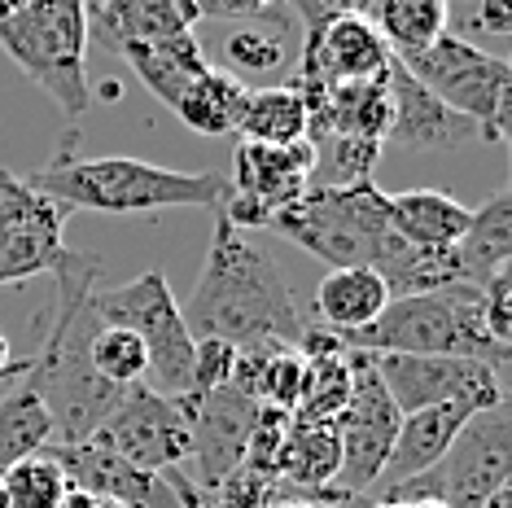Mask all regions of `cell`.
<instances>
[{
	"label": "cell",
	"mask_w": 512,
	"mask_h": 508,
	"mask_svg": "<svg viewBox=\"0 0 512 508\" xmlns=\"http://www.w3.org/2000/svg\"><path fill=\"white\" fill-rule=\"evenodd\" d=\"M180 311L193 338H224L232 346L259 338L298 346L307 329L281 263L224 215H215L211 250L193 281L189 307Z\"/></svg>",
	"instance_id": "cell-1"
},
{
	"label": "cell",
	"mask_w": 512,
	"mask_h": 508,
	"mask_svg": "<svg viewBox=\"0 0 512 508\" xmlns=\"http://www.w3.org/2000/svg\"><path fill=\"white\" fill-rule=\"evenodd\" d=\"M57 276V320L44 338L40 355H31V368L22 386L36 390L53 421V443H84L101 430V421L119 408L123 390L92 373L88 364V338L97 329L92 311V290H97L101 259L66 250Z\"/></svg>",
	"instance_id": "cell-2"
},
{
	"label": "cell",
	"mask_w": 512,
	"mask_h": 508,
	"mask_svg": "<svg viewBox=\"0 0 512 508\" xmlns=\"http://www.w3.org/2000/svg\"><path fill=\"white\" fill-rule=\"evenodd\" d=\"M31 189L53 198L66 211L97 215H145L176 211V206H206L219 211L228 198V176L219 171H171L145 158H53L49 167L31 171Z\"/></svg>",
	"instance_id": "cell-3"
},
{
	"label": "cell",
	"mask_w": 512,
	"mask_h": 508,
	"mask_svg": "<svg viewBox=\"0 0 512 508\" xmlns=\"http://www.w3.org/2000/svg\"><path fill=\"white\" fill-rule=\"evenodd\" d=\"M346 351L372 355H460L508 373V342L486 329V307L477 285H447L434 294L390 298L368 329L342 338Z\"/></svg>",
	"instance_id": "cell-4"
},
{
	"label": "cell",
	"mask_w": 512,
	"mask_h": 508,
	"mask_svg": "<svg viewBox=\"0 0 512 508\" xmlns=\"http://www.w3.org/2000/svg\"><path fill=\"white\" fill-rule=\"evenodd\" d=\"M0 49L66 119H79L92 106L84 0H27L0 22Z\"/></svg>",
	"instance_id": "cell-5"
},
{
	"label": "cell",
	"mask_w": 512,
	"mask_h": 508,
	"mask_svg": "<svg viewBox=\"0 0 512 508\" xmlns=\"http://www.w3.org/2000/svg\"><path fill=\"white\" fill-rule=\"evenodd\" d=\"M272 228L329 268H377L394 241L390 202L372 180L346 189H307L272 215Z\"/></svg>",
	"instance_id": "cell-6"
},
{
	"label": "cell",
	"mask_w": 512,
	"mask_h": 508,
	"mask_svg": "<svg viewBox=\"0 0 512 508\" xmlns=\"http://www.w3.org/2000/svg\"><path fill=\"white\" fill-rule=\"evenodd\" d=\"M92 311L106 325H123L141 338L149 355L145 386L162 399H180L193 390V333L167 285V272L149 268L110 290H92Z\"/></svg>",
	"instance_id": "cell-7"
},
{
	"label": "cell",
	"mask_w": 512,
	"mask_h": 508,
	"mask_svg": "<svg viewBox=\"0 0 512 508\" xmlns=\"http://www.w3.org/2000/svg\"><path fill=\"white\" fill-rule=\"evenodd\" d=\"M508 469H512V421L508 403L491 412H477L464 421L451 452L434 469L416 473L407 482L381 487L372 495L381 500H438L447 508H486L499 491H508Z\"/></svg>",
	"instance_id": "cell-8"
},
{
	"label": "cell",
	"mask_w": 512,
	"mask_h": 508,
	"mask_svg": "<svg viewBox=\"0 0 512 508\" xmlns=\"http://www.w3.org/2000/svg\"><path fill=\"white\" fill-rule=\"evenodd\" d=\"M399 62V57H394ZM403 71L429 88L447 110L464 114L482 127V141H508V106H512V66L504 57L477 49L464 36H442L425 53L403 57Z\"/></svg>",
	"instance_id": "cell-9"
},
{
	"label": "cell",
	"mask_w": 512,
	"mask_h": 508,
	"mask_svg": "<svg viewBox=\"0 0 512 508\" xmlns=\"http://www.w3.org/2000/svg\"><path fill=\"white\" fill-rule=\"evenodd\" d=\"M364 355L377 368L399 417L421 408H460L477 417V412H491L499 403H508L504 377L491 364L460 360V355H372V351Z\"/></svg>",
	"instance_id": "cell-10"
},
{
	"label": "cell",
	"mask_w": 512,
	"mask_h": 508,
	"mask_svg": "<svg viewBox=\"0 0 512 508\" xmlns=\"http://www.w3.org/2000/svg\"><path fill=\"white\" fill-rule=\"evenodd\" d=\"M351 360V399H346L342 417H337V443H342V469H337L333 487L346 495H364L377 487L386 456L399 434V408L390 403L386 386H381L377 368L364 351H346Z\"/></svg>",
	"instance_id": "cell-11"
},
{
	"label": "cell",
	"mask_w": 512,
	"mask_h": 508,
	"mask_svg": "<svg viewBox=\"0 0 512 508\" xmlns=\"http://www.w3.org/2000/svg\"><path fill=\"white\" fill-rule=\"evenodd\" d=\"M66 206L31 189L27 176L0 167V285L57 272L66 259Z\"/></svg>",
	"instance_id": "cell-12"
},
{
	"label": "cell",
	"mask_w": 512,
	"mask_h": 508,
	"mask_svg": "<svg viewBox=\"0 0 512 508\" xmlns=\"http://www.w3.org/2000/svg\"><path fill=\"white\" fill-rule=\"evenodd\" d=\"M97 443H106L110 452H119L127 465L145 469V473H167V469H184L193 456V438H189V421H184L176 399H162L158 390L127 386L119 408L101 421V430L92 434Z\"/></svg>",
	"instance_id": "cell-13"
},
{
	"label": "cell",
	"mask_w": 512,
	"mask_h": 508,
	"mask_svg": "<svg viewBox=\"0 0 512 508\" xmlns=\"http://www.w3.org/2000/svg\"><path fill=\"white\" fill-rule=\"evenodd\" d=\"M180 412L189 421V438H193V473H197V487L215 491L228 473L241 469L246 460V443L250 430L259 421V399L241 395L237 386L211 390V395H180Z\"/></svg>",
	"instance_id": "cell-14"
},
{
	"label": "cell",
	"mask_w": 512,
	"mask_h": 508,
	"mask_svg": "<svg viewBox=\"0 0 512 508\" xmlns=\"http://www.w3.org/2000/svg\"><path fill=\"white\" fill-rule=\"evenodd\" d=\"M390 49L377 36L372 18H324L316 27H302L298 49V88H333L364 84L390 71Z\"/></svg>",
	"instance_id": "cell-15"
},
{
	"label": "cell",
	"mask_w": 512,
	"mask_h": 508,
	"mask_svg": "<svg viewBox=\"0 0 512 508\" xmlns=\"http://www.w3.org/2000/svg\"><path fill=\"white\" fill-rule=\"evenodd\" d=\"M44 452L62 465L71 491L101 495V500H110L119 508H180L171 487L162 482V473H145V469L127 465L119 452H110L97 438H84V443H49Z\"/></svg>",
	"instance_id": "cell-16"
},
{
	"label": "cell",
	"mask_w": 512,
	"mask_h": 508,
	"mask_svg": "<svg viewBox=\"0 0 512 508\" xmlns=\"http://www.w3.org/2000/svg\"><path fill=\"white\" fill-rule=\"evenodd\" d=\"M390 132L386 145H399L407 154H442L469 141H482V127L464 114L447 110L429 88H421L399 62H390Z\"/></svg>",
	"instance_id": "cell-17"
},
{
	"label": "cell",
	"mask_w": 512,
	"mask_h": 508,
	"mask_svg": "<svg viewBox=\"0 0 512 508\" xmlns=\"http://www.w3.org/2000/svg\"><path fill=\"white\" fill-rule=\"evenodd\" d=\"M311 163H316V145L311 141H289V145L241 141L237 158H232L228 189L259 202L267 215H276L281 206L298 202L311 189Z\"/></svg>",
	"instance_id": "cell-18"
},
{
	"label": "cell",
	"mask_w": 512,
	"mask_h": 508,
	"mask_svg": "<svg viewBox=\"0 0 512 508\" xmlns=\"http://www.w3.org/2000/svg\"><path fill=\"white\" fill-rule=\"evenodd\" d=\"M84 27L88 44L97 40L101 49L119 53L123 44L167 40L180 31L197 27V14L184 9L180 0H84Z\"/></svg>",
	"instance_id": "cell-19"
},
{
	"label": "cell",
	"mask_w": 512,
	"mask_h": 508,
	"mask_svg": "<svg viewBox=\"0 0 512 508\" xmlns=\"http://www.w3.org/2000/svg\"><path fill=\"white\" fill-rule=\"evenodd\" d=\"M228 75H237L246 88H267V79H281L294 62V18L285 0L259 18H237L224 36Z\"/></svg>",
	"instance_id": "cell-20"
},
{
	"label": "cell",
	"mask_w": 512,
	"mask_h": 508,
	"mask_svg": "<svg viewBox=\"0 0 512 508\" xmlns=\"http://www.w3.org/2000/svg\"><path fill=\"white\" fill-rule=\"evenodd\" d=\"M464 421H469V412L460 408H421V412H407L399 421V434H394V447L386 456V469H381L377 487H394V482H407L416 478V473L434 469L442 456L451 452V443H456V434L464 430Z\"/></svg>",
	"instance_id": "cell-21"
},
{
	"label": "cell",
	"mask_w": 512,
	"mask_h": 508,
	"mask_svg": "<svg viewBox=\"0 0 512 508\" xmlns=\"http://www.w3.org/2000/svg\"><path fill=\"white\" fill-rule=\"evenodd\" d=\"M342 469V443L333 421H289V434L276 456V482L289 491L285 500H307L311 491L333 487Z\"/></svg>",
	"instance_id": "cell-22"
},
{
	"label": "cell",
	"mask_w": 512,
	"mask_h": 508,
	"mask_svg": "<svg viewBox=\"0 0 512 508\" xmlns=\"http://www.w3.org/2000/svg\"><path fill=\"white\" fill-rule=\"evenodd\" d=\"M119 57L132 66V75L154 92L167 110H176V101L189 92L193 79H202L211 71L202 44H197L193 31H180V36L167 40H145V44H123Z\"/></svg>",
	"instance_id": "cell-23"
},
{
	"label": "cell",
	"mask_w": 512,
	"mask_h": 508,
	"mask_svg": "<svg viewBox=\"0 0 512 508\" xmlns=\"http://www.w3.org/2000/svg\"><path fill=\"white\" fill-rule=\"evenodd\" d=\"M386 202H390V233L407 241V246H425V250L456 246L473 219V206H464L438 189L386 193Z\"/></svg>",
	"instance_id": "cell-24"
},
{
	"label": "cell",
	"mask_w": 512,
	"mask_h": 508,
	"mask_svg": "<svg viewBox=\"0 0 512 508\" xmlns=\"http://www.w3.org/2000/svg\"><path fill=\"white\" fill-rule=\"evenodd\" d=\"M386 303L390 290L372 268H329L324 281L316 285V298H311L320 325L337 333V338H351V333L368 329L386 311Z\"/></svg>",
	"instance_id": "cell-25"
},
{
	"label": "cell",
	"mask_w": 512,
	"mask_h": 508,
	"mask_svg": "<svg viewBox=\"0 0 512 508\" xmlns=\"http://www.w3.org/2000/svg\"><path fill=\"white\" fill-rule=\"evenodd\" d=\"M456 254L464 263L469 285L482 290L491 276L512 268V193L499 189L486 206H477L464 237L456 241Z\"/></svg>",
	"instance_id": "cell-26"
},
{
	"label": "cell",
	"mask_w": 512,
	"mask_h": 508,
	"mask_svg": "<svg viewBox=\"0 0 512 508\" xmlns=\"http://www.w3.org/2000/svg\"><path fill=\"white\" fill-rule=\"evenodd\" d=\"M307 127H311L307 97L294 84H267V88H250L237 136L259 145H289V141H307Z\"/></svg>",
	"instance_id": "cell-27"
},
{
	"label": "cell",
	"mask_w": 512,
	"mask_h": 508,
	"mask_svg": "<svg viewBox=\"0 0 512 508\" xmlns=\"http://www.w3.org/2000/svg\"><path fill=\"white\" fill-rule=\"evenodd\" d=\"M246 97L250 88L241 84L237 75L228 71H206L202 79H193L189 92L176 101V119L184 127H193L197 136H232L241 123V110H246Z\"/></svg>",
	"instance_id": "cell-28"
},
{
	"label": "cell",
	"mask_w": 512,
	"mask_h": 508,
	"mask_svg": "<svg viewBox=\"0 0 512 508\" xmlns=\"http://www.w3.org/2000/svg\"><path fill=\"white\" fill-rule=\"evenodd\" d=\"M372 14H377V36L386 40L390 57H412L425 53L451 18V0H372Z\"/></svg>",
	"instance_id": "cell-29"
},
{
	"label": "cell",
	"mask_w": 512,
	"mask_h": 508,
	"mask_svg": "<svg viewBox=\"0 0 512 508\" xmlns=\"http://www.w3.org/2000/svg\"><path fill=\"white\" fill-rule=\"evenodd\" d=\"M49 443H53V421L44 412V403L36 399V390L14 381V390L0 399V473L14 469L18 460L44 452Z\"/></svg>",
	"instance_id": "cell-30"
},
{
	"label": "cell",
	"mask_w": 512,
	"mask_h": 508,
	"mask_svg": "<svg viewBox=\"0 0 512 508\" xmlns=\"http://www.w3.org/2000/svg\"><path fill=\"white\" fill-rule=\"evenodd\" d=\"M316 163H311V189H346V184H364L377 171L381 141L351 132L316 136Z\"/></svg>",
	"instance_id": "cell-31"
},
{
	"label": "cell",
	"mask_w": 512,
	"mask_h": 508,
	"mask_svg": "<svg viewBox=\"0 0 512 508\" xmlns=\"http://www.w3.org/2000/svg\"><path fill=\"white\" fill-rule=\"evenodd\" d=\"M88 364L101 381H110V386H119V390L141 386L149 373V355H145L141 338L123 325H106V320H97V329H92V338H88Z\"/></svg>",
	"instance_id": "cell-32"
},
{
	"label": "cell",
	"mask_w": 512,
	"mask_h": 508,
	"mask_svg": "<svg viewBox=\"0 0 512 508\" xmlns=\"http://www.w3.org/2000/svg\"><path fill=\"white\" fill-rule=\"evenodd\" d=\"M0 487H5L9 508H62L71 495L62 465L49 452H36L27 460H18L14 469L0 473Z\"/></svg>",
	"instance_id": "cell-33"
},
{
	"label": "cell",
	"mask_w": 512,
	"mask_h": 508,
	"mask_svg": "<svg viewBox=\"0 0 512 508\" xmlns=\"http://www.w3.org/2000/svg\"><path fill=\"white\" fill-rule=\"evenodd\" d=\"M302 390H307V360L298 355V346H285V351L267 364V373L259 381V403H267V408H281V412L294 417Z\"/></svg>",
	"instance_id": "cell-34"
},
{
	"label": "cell",
	"mask_w": 512,
	"mask_h": 508,
	"mask_svg": "<svg viewBox=\"0 0 512 508\" xmlns=\"http://www.w3.org/2000/svg\"><path fill=\"white\" fill-rule=\"evenodd\" d=\"M232 368H237V346L224 338H193V395H211V390L232 386Z\"/></svg>",
	"instance_id": "cell-35"
},
{
	"label": "cell",
	"mask_w": 512,
	"mask_h": 508,
	"mask_svg": "<svg viewBox=\"0 0 512 508\" xmlns=\"http://www.w3.org/2000/svg\"><path fill=\"white\" fill-rule=\"evenodd\" d=\"M473 22L486 36H512V0H477Z\"/></svg>",
	"instance_id": "cell-36"
},
{
	"label": "cell",
	"mask_w": 512,
	"mask_h": 508,
	"mask_svg": "<svg viewBox=\"0 0 512 508\" xmlns=\"http://www.w3.org/2000/svg\"><path fill=\"white\" fill-rule=\"evenodd\" d=\"M276 5L281 0H211V14L206 18H259Z\"/></svg>",
	"instance_id": "cell-37"
},
{
	"label": "cell",
	"mask_w": 512,
	"mask_h": 508,
	"mask_svg": "<svg viewBox=\"0 0 512 508\" xmlns=\"http://www.w3.org/2000/svg\"><path fill=\"white\" fill-rule=\"evenodd\" d=\"M324 18H368L372 0H311Z\"/></svg>",
	"instance_id": "cell-38"
},
{
	"label": "cell",
	"mask_w": 512,
	"mask_h": 508,
	"mask_svg": "<svg viewBox=\"0 0 512 508\" xmlns=\"http://www.w3.org/2000/svg\"><path fill=\"white\" fill-rule=\"evenodd\" d=\"M368 508H447L438 500H372Z\"/></svg>",
	"instance_id": "cell-39"
},
{
	"label": "cell",
	"mask_w": 512,
	"mask_h": 508,
	"mask_svg": "<svg viewBox=\"0 0 512 508\" xmlns=\"http://www.w3.org/2000/svg\"><path fill=\"white\" fill-rule=\"evenodd\" d=\"M27 368H31V360H14L9 368H0V386H9V381H22V377H27Z\"/></svg>",
	"instance_id": "cell-40"
},
{
	"label": "cell",
	"mask_w": 512,
	"mask_h": 508,
	"mask_svg": "<svg viewBox=\"0 0 512 508\" xmlns=\"http://www.w3.org/2000/svg\"><path fill=\"white\" fill-rule=\"evenodd\" d=\"M22 5H27V0H0V22H9V18H14L18 9H22Z\"/></svg>",
	"instance_id": "cell-41"
},
{
	"label": "cell",
	"mask_w": 512,
	"mask_h": 508,
	"mask_svg": "<svg viewBox=\"0 0 512 508\" xmlns=\"http://www.w3.org/2000/svg\"><path fill=\"white\" fill-rule=\"evenodd\" d=\"M9 364H14V346H9V338L0 333V368H9Z\"/></svg>",
	"instance_id": "cell-42"
},
{
	"label": "cell",
	"mask_w": 512,
	"mask_h": 508,
	"mask_svg": "<svg viewBox=\"0 0 512 508\" xmlns=\"http://www.w3.org/2000/svg\"><path fill=\"white\" fill-rule=\"evenodd\" d=\"M0 508H9V500H5V487H0Z\"/></svg>",
	"instance_id": "cell-43"
}]
</instances>
